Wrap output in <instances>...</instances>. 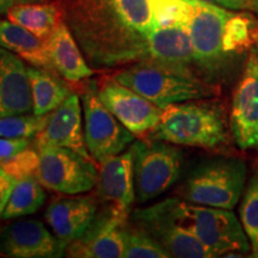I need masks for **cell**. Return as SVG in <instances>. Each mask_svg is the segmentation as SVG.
Returning <instances> with one entry per match:
<instances>
[{"label": "cell", "instance_id": "obj_11", "mask_svg": "<svg viewBox=\"0 0 258 258\" xmlns=\"http://www.w3.org/2000/svg\"><path fill=\"white\" fill-rule=\"evenodd\" d=\"M129 215L114 207L96 215L88 231L66 246L64 256L79 258L123 257Z\"/></svg>", "mask_w": 258, "mask_h": 258}, {"label": "cell", "instance_id": "obj_17", "mask_svg": "<svg viewBox=\"0 0 258 258\" xmlns=\"http://www.w3.org/2000/svg\"><path fill=\"white\" fill-rule=\"evenodd\" d=\"M82 110L79 96L72 92L59 108L50 112L46 127L36 137V148L64 147L91 158L84 137Z\"/></svg>", "mask_w": 258, "mask_h": 258}, {"label": "cell", "instance_id": "obj_32", "mask_svg": "<svg viewBox=\"0 0 258 258\" xmlns=\"http://www.w3.org/2000/svg\"><path fill=\"white\" fill-rule=\"evenodd\" d=\"M17 4L18 0H0V15H6L12 6Z\"/></svg>", "mask_w": 258, "mask_h": 258}, {"label": "cell", "instance_id": "obj_28", "mask_svg": "<svg viewBox=\"0 0 258 258\" xmlns=\"http://www.w3.org/2000/svg\"><path fill=\"white\" fill-rule=\"evenodd\" d=\"M125 258H167L166 251L143 230L128 222L125 231Z\"/></svg>", "mask_w": 258, "mask_h": 258}, {"label": "cell", "instance_id": "obj_25", "mask_svg": "<svg viewBox=\"0 0 258 258\" xmlns=\"http://www.w3.org/2000/svg\"><path fill=\"white\" fill-rule=\"evenodd\" d=\"M239 218L245 234L250 241L252 256L258 257V171L253 172L244 189Z\"/></svg>", "mask_w": 258, "mask_h": 258}, {"label": "cell", "instance_id": "obj_29", "mask_svg": "<svg viewBox=\"0 0 258 258\" xmlns=\"http://www.w3.org/2000/svg\"><path fill=\"white\" fill-rule=\"evenodd\" d=\"M30 147V139L0 138V167Z\"/></svg>", "mask_w": 258, "mask_h": 258}, {"label": "cell", "instance_id": "obj_18", "mask_svg": "<svg viewBox=\"0 0 258 258\" xmlns=\"http://www.w3.org/2000/svg\"><path fill=\"white\" fill-rule=\"evenodd\" d=\"M97 212V196H73L51 202L44 218L57 239L67 246L88 231Z\"/></svg>", "mask_w": 258, "mask_h": 258}, {"label": "cell", "instance_id": "obj_5", "mask_svg": "<svg viewBox=\"0 0 258 258\" xmlns=\"http://www.w3.org/2000/svg\"><path fill=\"white\" fill-rule=\"evenodd\" d=\"M179 221L207 247L213 257L249 253L251 250L241 222L232 209L178 202Z\"/></svg>", "mask_w": 258, "mask_h": 258}, {"label": "cell", "instance_id": "obj_13", "mask_svg": "<svg viewBox=\"0 0 258 258\" xmlns=\"http://www.w3.org/2000/svg\"><path fill=\"white\" fill-rule=\"evenodd\" d=\"M98 97L115 117L135 137L146 134L159 122V106L112 78L97 88Z\"/></svg>", "mask_w": 258, "mask_h": 258}, {"label": "cell", "instance_id": "obj_8", "mask_svg": "<svg viewBox=\"0 0 258 258\" xmlns=\"http://www.w3.org/2000/svg\"><path fill=\"white\" fill-rule=\"evenodd\" d=\"M183 25L189 32L196 66L207 73H218L227 54L224 50V31L232 10L202 2L185 0Z\"/></svg>", "mask_w": 258, "mask_h": 258}, {"label": "cell", "instance_id": "obj_16", "mask_svg": "<svg viewBox=\"0 0 258 258\" xmlns=\"http://www.w3.org/2000/svg\"><path fill=\"white\" fill-rule=\"evenodd\" d=\"M96 196L120 212L131 214L132 205L135 201L134 150L132 145L127 151L101 163Z\"/></svg>", "mask_w": 258, "mask_h": 258}, {"label": "cell", "instance_id": "obj_35", "mask_svg": "<svg viewBox=\"0 0 258 258\" xmlns=\"http://www.w3.org/2000/svg\"><path fill=\"white\" fill-rule=\"evenodd\" d=\"M257 32H258V31H257ZM257 32H256V35H257Z\"/></svg>", "mask_w": 258, "mask_h": 258}, {"label": "cell", "instance_id": "obj_21", "mask_svg": "<svg viewBox=\"0 0 258 258\" xmlns=\"http://www.w3.org/2000/svg\"><path fill=\"white\" fill-rule=\"evenodd\" d=\"M0 47L15 53L31 66L54 71L46 41L14 22H0Z\"/></svg>", "mask_w": 258, "mask_h": 258}, {"label": "cell", "instance_id": "obj_24", "mask_svg": "<svg viewBox=\"0 0 258 258\" xmlns=\"http://www.w3.org/2000/svg\"><path fill=\"white\" fill-rule=\"evenodd\" d=\"M46 202L43 185L34 175H25L17 178L9 201L6 203L2 219L21 218L40 211Z\"/></svg>", "mask_w": 258, "mask_h": 258}, {"label": "cell", "instance_id": "obj_33", "mask_svg": "<svg viewBox=\"0 0 258 258\" xmlns=\"http://www.w3.org/2000/svg\"><path fill=\"white\" fill-rule=\"evenodd\" d=\"M44 0H18V4H36V3H43Z\"/></svg>", "mask_w": 258, "mask_h": 258}, {"label": "cell", "instance_id": "obj_12", "mask_svg": "<svg viewBox=\"0 0 258 258\" xmlns=\"http://www.w3.org/2000/svg\"><path fill=\"white\" fill-rule=\"evenodd\" d=\"M230 128L240 150L258 148V54L252 51L234 90Z\"/></svg>", "mask_w": 258, "mask_h": 258}, {"label": "cell", "instance_id": "obj_14", "mask_svg": "<svg viewBox=\"0 0 258 258\" xmlns=\"http://www.w3.org/2000/svg\"><path fill=\"white\" fill-rule=\"evenodd\" d=\"M66 246L41 221L22 219L0 231V254L11 258H57Z\"/></svg>", "mask_w": 258, "mask_h": 258}, {"label": "cell", "instance_id": "obj_19", "mask_svg": "<svg viewBox=\"0 0 258 258\" xmlns=\"http://www.w3.org/2000/svg\"><path fill=\"white\" fill-rule=\"evenodd\" d=\"M31 112L32 98L24 60L0 47V117Z\"/></svg>", "mask_w": 258, "mask_h": 258}, {"label": "cell", "instance_id": "obj_34", "mask_svg": "<svg viewBox=\"0 0 258 258\" xmlns=\"http://www.w3.org/2000/svg\"><path fill=\"white\" fill-rule=\"evenodd\" d=\"M252 11L258 14V0H252Z\"/></svg>", "mask_w": 258, "mask_h": 258}, {"label": "cell", "instance_id": "obj_4", "mask_svg": "<svg viewBox=\"0 0 258 258\" xmlns=\"http://www.w3.org/2000/svg\"><path fill=\"white\" fill-rule=\"evenodd\" d=\"M246 178L244 160L217 157L196 166L185 178L179 194L192 205L233 209L243 196Z\"/></svg>", "mask_w": 258, "mask_h": 258}, {"label": "cell", "instance_id": "obj_22", "mask_svg": "<svg viewBox=\"0 0 258 258\" xmlns=\"http://www.w3.org/2000/svg\"><path fill=\"white\" fill-rule=\"evenodd\" d=\"M27 73L35 115L50 114L72 93L55 71L27 66Z\"/></svg>", "mask_w": 258, "mask_h": 258}, {"label": "cell", "instance_id": "obj_23", "mask_svg": "<svg viewBox=\"0 0 258 258\" xmlns=\"http://www.w3.org/2000/svg\"><path fill=\"white\" fill-rule=\"evenodd\" d=\"M6 15L9 21L28 29L44 41H47L63 22L57 4H17L12 6Z\"/></svg>", "mask_w": 258, "mask_h": 258}, {"label": "cell", "instance_id": "obj_3", "mask_svg": "<svg viewBox=\"0 0 258 258\" xmlns=\"http://www.w3.org/2000/svg\"><path fill=\"white\" fill-rule=\"evenodd\" d=\"M112 78L160 109L176 103L214 98L220 93L217 85L198 76L176 72L144 60L118 71Z\"/></svg>", "mask_w": 258, "mask_h": 258}, {"label": "cell", "instance_id": "obj_9", "mask_svg": "<svg viewBox=\"0 0 258 258\" xmlns=\"http://www.w3.org/2000/svg\"><path fill=\"white\" fill-rule=\"evenodd\" d=\"M35 177L44 188L64 195H79L95 188L98 170L90 157L64 147L37 148Z\"/></svg>", "mask_w": 258, "mask_h": 258}, {"label": "cell", "instance_id": "obj_27", "mask_svg": "<svg viewBox=\"0 0 258 258\" xmlns=\"http://www.w3.org/2000/svg\"><path fill=\"white\" fill-rule=\"evenodd\" d=\"M254 19L247 14H234L225 25L224 50L226 54L235 53L247 47L252 35H256Z\"/></svg>", "mask_w": 258, "mask_h": 258}, {"label": "cell", "instance_id": "obj_31", "mask_svg": "<svg viewBox=\"0 0 258 258\" xmlns=\"http://www.w3.org/2000/svg\"><path fill=\"white\" fill-rule=\"evenodd\" d=\"M211 4L221 6L232 11L238 10H251L252 11V0H202Z\"/></svg>", "mask_w": 258, "mask_h": 258}, {"label": "cell", "instance_id": "obj_7", "mask_svg": "<svg viewBox=\"0 0 258 258\" xmlns=\"http://www.w3.org/2000/svg\"><path fill=\"white\" fill-rule=\"evenodd\" d=\"M178 202V199H166L150 207L135 209L129 215V222L150 235L170 257H213L207 247L180 224Z\"/></svg>", "mask_w": 258, "mask_h": 258}, {"label": "cell", "instance_id": "obj_2", "mask_svg": "<svg viewBox=\"0 0 258 258\" xmlns=\"http://www.w3.org/2000/svg\"><path fill=\"white\" fill-rule=\"evenodd\" d=\"M147 138L177 146L215 150L227 141L224 111L202 99L167 105Z\"/></svg>", "mask_w": 258, "mask_h": 258}, {"label": "cell", "instance_id": "obj_10", "mask_svg": "<svg viewBox=\"0 0 258 258\" xmlns=\"http://www.w3.org/2000/svg\"><path fill=\"white\" fill-rule=\"evenodd\" d=\"M84 112V137L90 156L103 163L123 152L134 143L135 135L124 127L101 101L95 83L85 89L82 96Z\"/></svg>", "mask_w": 258, "mask_h": 258}, {"label": "cell", "instance_id": "obj_20", "mask_svg": "<svg viewBox=\"0 0 258 258\" xmlns=\"http://www.w3.org/2000/svg\"><path fill=\"white\" fill-rule=\"evenodd\" d=\"M48 55L55 72L69 82H80L93 74L78 42L66 24L61 23L46 41Z\"/></svg>", "mask_w": 258, "mask_h": 258}, {"label": "cell", "instance_id": "obj_26", "mask_svg": "<svg viewBox=\"0 0 258 258\" xmlns=\"http://www.w3.org/2000/svg\"><path fill=\"white\" fill-rule=\"evenodd\" d=\"M50 114H21L0 117V138L31 139L36 138L46 127Z\"/></svg>", "mask_w": 258, "mask_h": 258}, {"label": "cell", "instance_id": "obj_15", "mask_svg": "<svg viewBox=\"0 0 258 258\" xmlns=\"http://www.w3.org/2000/svg\"><path fill=\"white\" fill-rule=\"evenodd\" d=\"M144 61H150L176 72L198 76L194 70L196 60L191 40L184 25L158 24L148 36L147 53Z\"/></svg>", "mask_w": 258, "mask_h": 258}, {"label": "cell", "instance_id": "obj_30", "mask_svg": "<svg viewBox=\"0 0 258 258\" xmlns=\"http://www.w3.org/2000/svg\"><path fill=\"white\" fill-rule=\"evenodd\" d=\"M16 183H17V178L0 167V219Z\"/></svg>", "mask_w": 258, "mask_h": 258}, {"label": "cell", "instance_id": "obj_6", "mask_svg": "<svg viewBox=\"0 0 258 258\" xmlns=\"http://www.w3.org/2000/svg\"><path fill=\"white\" fill-rule=\"evenodd\" d=\"M134 150L135 200L146 203L167 191L178 180L183 152L175 144L148 139L132 144Z\"/></svg>", "mask_w": 258, "mask_h": 258}, {"label": "cell", "instance_id": "obj_1", "mask_svg": "<svg viewBox=\"0 0 258 258\" xmlns=\"http://www.w3.org/2000/svg\"><path fill=\"white\" fill-rule=\"evenodd\" d=\"M63 23L90 63L112 69L144 60L157 28L152 0H60Z\"/></svg>", "mask_w": 258, "mask_h": 258}]
</instances>
